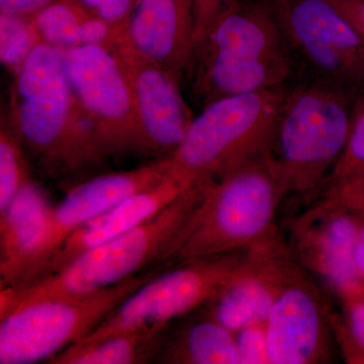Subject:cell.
Instances as JSON below:
<instances>
[{
	"label": "cell",
	"instance_id": "4316f807",
	"mask_svg": "<svg viewBox=\"0 0 364 364\" xmlns=\"http://www.w3.org/2000/svg\"><path fill=\"white\" fill-rule=\"evenodd\" d=\"M81 4L111 23H122L128 20L136 0H79Z\"/></svg>",
	"mask_w": 364,
	"mask_h": 364
},
{
	"label": "cell",
	"instance_id": "4fadbf2b",
	"mask_svg": "<svg viewBox=\"0 0 364 364\" xmlns=\"http://www.w3.org/2000/svg\"><path fill=\"white\" fill-rule=\"evenodd\" d=\"M360 222L355 213L328 198L296 220L293 243L304 265L340 296L353 298L363 287L354 252Z\"/></svg>",
	"mask_w": 364,
	"mask_h": 364
},
{
	"label": "cell",
	"instance_id": "7402d4cb",
	"mask_svg": "<svg viewBox=\"0 0 364 364\" xmlns=\"http://www.w3.org/2000/svg\"><path fill=\"white\" fill-rule=\"evenodd\" d=\"M42 43L33 16L0 14V61L13 75Z\"/></svg>",
	"mask_w": 364,
	"mask_h": 364
},
{
	"label": "cell",
	"instance_id": "484cf974",
	"mask_svg": "<svg viewBox=\"0 0 364 364\" xmlns=\"http://www.w3.org/2000/svg\"><path fill=\"white\" fill-rule=\"evenodd\" d=\"M240 0H193L195 50L207 37L215 21Z\"/></svg>",
	"mask_w": 364,
	"mask_h": 364
},
{
	"label": "cell",
	"instance_id": "2e32d148",
	"mask_svg": "<svg viewBox=\"0 0 364 364\" xmlns=\"http://www.w3.org/2000/svg\"><path fill=\"white\" fill-rule=\"evenodd\" d=\"M126 36L138 51L181 77L195 53L193 0H136Z\"/></svg>",
	"mask_w": 364,
	"mask_h": 364
},
{
	"label": "cell",
	"instance_id": "30bf717a",
	"mask_svg": "<svg viewBox=\"0 0 364 364\" xmlns=\"http://www.w3.org/2000/svg\"><path fill=\"white\" fill-rule=\"evenodd\" d=\"M63 53L72 90L107 154L150 155L128 79L114 53L97 45Z\"/></svg>",
	"mask_w": 364,
	"mask_h": 364
},
{
	"label": "cell",
	"instance_id": "83f0119b",
	"mask_svg": "<svg viewBox=\"0 0 364 364\" xmlns=\"http://www.w3.org/2000/svg\"><path fill=\"white\" fill-rule=\"evenodd\" d=\"M345 334L349 342L364 354V303H353L347 311Z\"/></svg>",
	"mask_w": 364,
	"mask_h": 364
},
{
	"label": "cell",
	"instance_id": "9c48e42d",
	"mask_svg": "<svg viewBox=\"0 0 364 364\" xmlns=\"http://www.w3.org/2000/svg\"><path fill=\"white\" fill-rule=\"evenodd\" d=\"M293 54L310 81L364 95V43L330 0H272Z\"/></svg>",
	"mask_w": 364,
	"mask_h": 364
},
{
	"label": "cell",
	"instance_id": "44dd1931",
	"mask_svg": "<svg viewBox=\"0 0 364 364\" xmlns=\"http://www.w3.org/2000/svg\"><path fill=\"white\" fill-rule=\"evenodd\" d=\"M158 363L239 364L235 333L210 317L167 334Z\"/></svg>",
	"mask_w": 364,
	"mask_h": 364
},
{
	"label": "cell",
	"instance_id": "603a6c76",
	"mask_svg": "<svg viewBox=\"0 0 364 364\" xmlns=\"http://www.w3.org/2000/svg\"><path fill=\"white\" fill-rule=\"evenodd\" d=\"M20 139L2 122L0 132V210L30 181Z\"/></svg>",
	"mask_w": 364,
	"mask_h": 364
},
{
	"label": "cell",
	"instance_id": "52a82bcc",
	"mask_svg": "<svg viewBox=\"0 0 364 364\" xmlns=\"http://www.w3.org/2000/svg\"><path fill=\"white\" fill-rule=\"evenodd\" d=\"M169 267L157 265L100 291L39 301L0 318V363L50 360L90 335L139 287Z\"/></svg>",
	"mask_w": 364,
	"mask_h": 364
},
{
	"label": "cell",
	"instance_id": "8992f818",
	"mask_svg": "<svg viewBox=\"0 0 364 364\" xmlns=\"http://www.w3.org/2000/svg\"><path fill=\"white\" fill-rule=\"evenodd\" d=\"M289 90L280 85L205 105L169 157L174 168L193 181H213L267 156Z\"/></svg>",
	"mask_w": 364,
	"mask_h": 364
},
{
	"label": "cell",
	"instance_id": "9a60e30c",
	"mask_svg": "<svg viewBox=\"0 0 364 364\" xmlns=\"http://www.w3.org/2000/svg\"><path fill=\"white\" fill-rule=\"evenodd\" d=\"M198 183L172 165L171 173L156 186L124 198L74 232L53 254L36 279L58 272L90 249L143 224Z\"/></svg>",
	"mask_w": 364,
	"mask_h": 364
},
{
	"label": "cell",
	"instance_id": "7c38bea8",
	"mask_svg": "<svg viewBox=\"0 0 364 364\" xmlns=\"http://www.w3.org/2000/svg\"><path fill=\"white\" fill-rule=\"evenodd\" d=\"M112 51L121 62L128 79L149 154L171 156L195 117L182 97L178 77L138 51L126 32Z\"/></svg>",
	"mask_w": 364,
	"mask_h": 364
},
{
	"label": "cell",
	"instance_id": "277c9868",
	"mask_svg": "<svg viewBox=\"0 0 364 364\" xmlns=\"http://www.w3.org/2000/svg\"><path fill=\"white\" fill-rule=\"evenodd\" d=\"M193 66L205 105L287 85L296 69L272 0L232 6L195 50Z\"/></svg>",
	"mask_w": 364,
	"mask_h": 364
},
{
	"label": "cell",
	"instance_id": "f1b7e54d",
	"mask_svg": "<svg viewBox=\"0 0 364 364\" xmlns=\"http://www.w3.org/2000/svg\"><path fill=\"white\" fill-rule=\"evenodd\" d=\"M364 43V0H330Z\"/></svg>",
	"mask_w": 364,
	"mask_h": 364
},
{
	"label": "cell",
	"instance_id": "ba28073f",
	"mask_svg": "<svg viewBox=\"0 0 364 364\" xmlns=\"http://www.w3.org/2000/svg\"><path fill=\"white\" fill-rule=\"evenodd\" d=\"M256 252L210 256L167 268L139 287L90 335L73 345H88L135 330L167 327L171 321L207 305Z\"/></svg>",
	"mask_w": 364,
	"mask_h": 364
},
{
	"label": "cell",
	"instance_id": "e0dca14e",
	"mask_svg": "<svg viewBox=\"0 0 364 364\" xmlns=\"http://www.w3.org/2000/svg\"><path fill=\"white\" fill-rule=\"evenodd\" d=\"M279 257V250L254 253L240 272L205 305L208 315L234 333L267 323L293 269Z\"/></svg>",
	"mask_w": 364,
	"mask_h": 364
},
{
	"label": "cell",
	"instance_id": "f546056e",
	"mask_svg": "<svg viewBox=\"0 0 364 364\" xmlns=\"http://www.w3.org/2000/svg\"><path fill=\"white\" fill-rule=\"evenodd\" d=\"M55 0H0V14L35 16Z\"/></svg>",
	"mask_w": 364,
	"mask_h": 364
},
{
	"label": "cell",
	"instance_id": "cb8c5ba5",
	"mask_svg": "<svg viewBox=\"0 0 364 364\" xmlns=\"http://www.w3.org/2000/svg\"><path fill=\"white\" fill-rule=\"evenodd\" d=\"M364 169V95L354 107L350 135L343 154L333 169L329 181L343 178Z\"/></svg>",
	"mask_w": 364,
	"mask_h": 364
},
{
	"label": "cell",
	"instance_id": "5b68a950",
	"mask_svg": "<svg viewBox=\"0 0 364 364\" xmlns=\"http://www.w3.org/2000/svg\"><path fill=\"white\" fill-rule=\"evenodd\" d=\"M358 100L312 81L289 88L267 154L286 196L312 195L329 181L348 142Z\"/></svg>",
	"mask_w": 364,
	"mask_h": 364
},
{
	"label": "cell",
	"instance_id": "6da1fadb",
	"mask_svg": "<svg viewBox=\"0 0 364 364\" xmlns=\"http://www.w3.org/2000/svg\"><path fill=\"white\" fill-rule=\"evenodd\" d=\"M13 76L9 126L43 166L76 174L105 161L109 155L74 95L62 50L42 43Z\"/></svg>",
	"mask_w": 364,
	"mask_h": 364
},
{
	"label": "cell",
	"instance_id": "1f68e13d",
	"mask_svg": "<svg viewBox=\"0 0 364 364\" xmlns=\"http://www.w3.org/2000/svg\"><path fill=\"white\" fill-rule=\"evenodd\" d=\"M361 171H364V169H363V170H361ZM359 172H360V171H359ZM356 173H358V172H356Z\"/></svg>",
	"mask_w": 364,
	"mask_h": 364
},
{
	"label": "cell",
	"instance_id": "d4e9b609",
	"mask_svg": "<svg viewBox=\"0 0 364 364\" xmlns=\"http://www.w3.org/2000/svg\"><path fill=\"white\" fill-rule=\"evenodd\" d=\"M239 364H272L265 323L235 332Z\"/></svg>",
	"mask_w": 364,
	"mask_h": 364
},
{
	"label": "cell",
	"instance_id": "ffe728a7",
	"mask_svg": "<svg viewBox=\"0 0 364 364\" xmlns=\"http://www.w3.org/2000/svg\"><path fill=\"white\" fill-rule=\"evenodd\" d=\"M167 327L135 330L95 343L71 345L50 359L51 364H143L157 363L166 339Z\"/></svg>",
	"mask_w": 364,
	"mask_h": 364
},
{
	"label": "cell",
	"instance_id": "d6986e66",
	"mask_svg": "<svg viewBox=\"0 0 364 364\" xmlns=\"http://www.w3.org/2000/svg\"><path fill=\"white\" fill-rule=\"evenodd\" d=\"M33 21L43 42L62 51L88 45L112 50L126 32L127 23H109L79 0H55Z\"/></svg>",
	"mask_w": 364,
	"mask_h": 364
},
{
	"label": "cell",
	"instance_id": "3957f363",
	"mask_svg": "<svg viewBox=\"0 0 364 364\" xmlns=\"http://www.w3.org/2000/svg\"><path fill=\"white\" fill-rule=\"evenodd\" d=\"M205 182L184 191L154 217L81 254L58 272L0 289V318L48 299L100 291L164 264L172 244L202 200Z\"/></svg>",
	"mask_w": 364,
	"mask_h": 364
},
{
	"label": "cell",
	"instance_id": "7a4b0ae2",
	"mask_svg": "<svg viewBox=\"0 0 364 364\" xmlns=\"http://www.w3.org/2000/svg\"><path fill=\"white\" fill-rule=\"evenodd\" d=\"M286 196L267 157L242 165L205 184L202 200L176 237L167 263L279 248L272 237Z\"/></svg>",
	"mask_w": 364,
	"mask_h": 364
},
{
	"label": "cell",
	"instance_id": "5bb4252c",
	"mask_svg": "<svg viewBox=\"0 0 364 364\" xmlns=\"http://www.w3.org/2000/svg\"><path fill=\"white\" fill-rule=\"evenodd\" d=\"M296 272H289L265 323L272 364H314L327 356V321L321 299Z\"/></svg>",
	"mask_w": 364,
	"mask_h": 364
},
{
	"label": "cell",
	"instance_id": "4dcf8cb0",
	"mask_svg": "<svg viewBox=\"0 0 364 364\" xmlns=\"http://www.w3.org/2000/svg\"><path fill=\"white\" fill-rule=\"evenodd\" d=\"M356 267L361 279L364 280V222H360L358 240H356L355 252H354Z\"/></svg>",
	"mask_w": 364,
	"mask_h": 364
},
{
	"label": "cell",
	"instance_id": "8fae6325",
	"mask_svg": "<svg viewBox=\"0 0 364 364\" xmlns=\"http://www.w3.org/2000/svg\"><path fill=\"white\" fill-rule=\"evenodd\" d=\"M171 171L169 158H161L138 168L93 177L69 189L53 207L39 240L7 287L37 279L53 254L74 232L124 198L156 186Z\"/></svg>",
	"mask_w": 364,
	"mask_h": 364
},
{
	"label": "cell",
	"instance_id": "ac0fdd59",
	"mask_svg": "<svg viewBox=\"0 0 364 364\" xmlns=\"http://www.w3.org/2000/svg\"><path fill=\"white\" fill-rule=\"evenodd\" d=\"M52 208L44 189L30 179L0 210V287L13 282L44 231Z\"/></svg>",
	"mask_w": 364,
	"mask_h": 364
}]
</instances>
